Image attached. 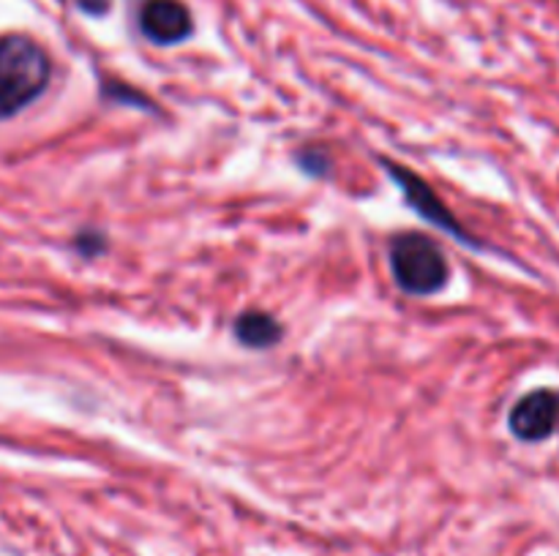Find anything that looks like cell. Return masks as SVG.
Segmentation results:
<instances>
[{"mask_svg": "<svg viewBox=\"0 0 559 556\" xmlns=\"http://www.w3.org/2000/svg\"><path fill=\"white\" fill-rule=\"evenodd\" d=\"M282 325L273 319L265 311H246V314L238 316L235 322V336L246 343V347L265 349L273 347V343L282 338Z\"/></svg>", "mask_w": 559, "mask_h": 556, "instance_id": "8992f818", "label": "cell"}, {"mask_svg": "<svg viewBox=\"0 0 559 556\" xmlns=\"http://www.w3.org/2000/svg\"><path fill=\"white\" fill-rule=\"evenodd\" d=\"M49 74L52 63L41 44L20 33L0 38V120L14 118L36 101L47 87Z\"/></svg>", "mask_w": 559, "mask_h": 556, "instance_id": "6da1fadb", "label": "cell"}, {"mask_svg": "<svg viewBox=\"0 0 559 556\" xmlns=\"http://www.w3.org/2000/svg\"><path fill=\"white\" fill-rule=\"evenodd\" d=\"M140 31L158 47H169L186 41L194 22L180 0H145L140 9Z\"/></svg>", "mask_w": 559, "mask_h": 556, "instance_id": "277c9868", "label": "cell"}, {"mask_svg": "<svg viewBox=\"0 0 559 556\" xmlns=\"http://www.w3.org/2000/svg\"><path fill=\"white\" fill-rule=\"evenodd\" d=\"M508 423H511L513 436L524 442L549 439L559 428V396L551 390L530 392L513 407Z\"/></svg>", "mask_w": 559, "mask_h": 556, "instance_id": "3957f363", "label": "cell"}, {"mask_svg": "<svg viewBox=\"0 0 559 556\" xmlns=\"http://www.w3.org/2000/svg\"><path fill=\"white\" fill-rule=\"evenodd\" d=\"M80 9H85L87 14H104L109 9V0H76Z\"/></svg>", "mask_w": 559, "mask_h": 556, "instance_id": "52a82bcc", "label": "cell"}, {"mask_svg": "<svg viewBox=\"0 0 559 556\" xmlns=\"http://www.w3.org/2000/svg\"><path fill=\"white\" fill-rule=\"evenodd\" d=\"M388 167V174H391L393 180H396L399 185H402L404 196H407L409 205L415 207V210L420 213V216L426 218V221H431L435 227L445 229V232H451L453 238L464 240V243H469L467 232H464L462 227H459L456 218L451 216V210H448L445 205L440 202V196L435 194V191L429 189V185L424 183V180L418 178V174L407 172V169H402L399 164H385Z\"/></svg>", "mask_w": 559, "mask_h": 556, "instance_id": "5b68a950", "label": "cell"}, {"mask_svg": "<svg viewBox=\"0 0 559 556\" xmlns=\"http://www.w3.org/2000/svg\"><path fill=\"white\" fill-rule=\"evenodd\" d=\"M391 270L409 294H435L448 283L451 267L435 240L424 234H399L391 243Z\"/></svg>", "mask_w": 559, "mask_h": 556, "instance_id": "7a4b0ae2", "label": "cell"}]
</instances>
